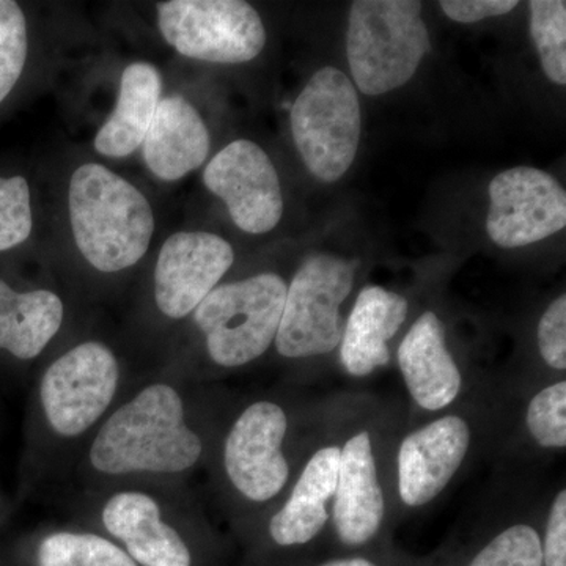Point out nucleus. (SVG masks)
Instances as JSON below:
<instances>
[{"label":"nucleus","instance_id":"1","mask_svg":"<svg viewBox=\"0 0 566 566\" xmlns=\"http://www.w3.org/2000/svg\"><path fill=\"white\" fill-rule=\"evenodd\" d=\"M202 450L186 423L181 395L172 386L151 385L104 422L88 458L107 475L178 474L191 469Z\"/></svg>","mask_w":566,"mask_h":566},{"label":"nucleus","instance_id":"2","mask_svg":"<svg viewBox=\"0 0 566 566\" xmlns=\"http://www.w3.org/2000/svg\"><path fill=\"white\" fill-rule=\"evenodd\" d=\"M71 232L77 251L99 273H120L147 255L155 214L145 193L98 163L71 175Z\"/></svg>","mask_w":566,"mask_h":566},{"label":"nucleus","instance_id":"3","mask_svg":"<svg viewBox=\"0 0 566 566\" xmlns=\"http://www.w3.org/2000/svg\"><path fill=\"white\" fill-rule=\"evenodd\" d=\"M422 3L415 0H357L349 10L346 55L364 95L403 87L430 51Z\"/></svg>","mask_w":566,"mask_h":566},{"label":"nucleus","instance_id":"4","mask_svg":"<svg viewBox=\"0 0 566 566\" xmlns=\"http://www.w3.org/2000/svg\"><path fill=\"white\" fill-rule=\"evenodd\" d=\"M286 283L281 275L262 273L223 283L193 311L208 354L226 368L243 367L274 344L281 324Z\"/></svg>","mask_w":566,"mask_h":566},{"label":"nucleus","instance_id":"5","mask_svg":"<svg viewBox=\"0 0 566 566\" xmlns=\"http://www.w3.org/2000/svg\"><path fill=\"white\" fill-rule=\"evenodd\" d=\"M294 145L308 172L324 182L340 180L356 159L360 103L344 71H316L292 107Z\"/></svg>","mask_w":566,"mask_h":566},{"label":"nucleus","instance_id":"6","mask_svg":"<svg viewBox=\"0 0 566 566\" xmlns=\"http://www.w3.org/2000/svg\"><path fill=\"white\" fill-rule=\"evenodd\" d=\"M356 262L316 253L286 286L275 348L289 359L323 356L340 346L345 324L342 304L353 292Z\"/></svg>","mask_w":566,"mask_h":566},{"label":"nucleus","instance_id":"7","mask_svg":"<svg viewBox=\"0 0 566 566\" xmlns=\"http://www.w3.org/2000/svg\"><path fill=\"white\" fill-rule=\"evenodd\" d=\"M156 13L166 43L193 61L251 62L266 44L259 11L243 0H169L156 3Z\"/></svg>","mask_w":566,"mask_h":566},{"label":"nucleus","instance_id":"8","mask_svg":"<svg viewBox=\"0 0 566 566\" xmlns=\"http://www.w3.org/2000/svg\"><path fill=\"white\" fill-rule=\"evenodd\" d=\"M120 381V367L109 346L85 342L71 348L44 371L41 405L50 427L76 438L98 422Z\"/></svg>","mask_w":566,"mask_h":566},{"label":"nucleus","instance_id":"9","mask_svg":"<svg viewBox=\"0 0 566 566\" xmlns=\"http://www.w3.org/2000/svg\"><path fill=\"white\" fill-rule=\"evenodd\" d=\"M490 199L486 232L499 248H524L565 229V189L545 170L515 167L495 175Z\"/></svg>","mask_w":566,"mask_h":566},{"label":"nucleus","instance_id":"10","mask_svg":"<svg viewBox=\"0 0 566 566\" xmlns=\"http://www.w3.org/2000/svg\"><path fill=\"white\" fill-rule=\"evenodd\" d=\"M203 185L226 203L234 226L244 233H268L281 222V180L255 142L234 140L223 147L205 167Z\"/></svg>","mask_w":566,"mask_h":566},{"label":"nucleus","instance_id":"11","mask_svg":"<svg viewBox=\"0 0 566 566\" xmlns=\"http://www.w3.org/2000/svg\"><path fill=\"white\" fill-rule=\"evenodd\" d=\"M286 428L289 420L281 406L256 401L244 409L227 436V475L249 501H271L289 482V461L282 452Z\"/></svg>","mask_w":566,"mask_h":566},{"label":"nucleus","instance_id":"12","mask_svg":"<svg viewBox=\"0 0 566 566\" xmlns=\"http://www.w3.org/2000/svg\"><path fill=\"white\" fill-rule=\"evenodd\" d=\"M234 262L232 244L214 233L178 232L164 241L155 268V301L163 315L192 314Z\"/></svg>","mask_w":566,"mask_h":566},{"label":"nucleus","instance_id":"13","mask_svg":"<svg viewBox=\"0 0 566 566\" xmlns=\"http://www.w3.org/2000/svg\"><path fill=\"white\" fill-rule=\"evenodd\" d=\"M471 428L458 416H446L408 434L398 450V491L408 506L434 501L463 464Z\"/></svg>","mask_w":566,"mask_h":566},{"label":"nucleus","instance_id":"14","mask_svg":"<svg viewBox=\"0 0 566 566\" xmlns=\"http://www.w3.org/2000/svg\"><path fill=\"white\" fill-rule=\"evenodd\" d=\"M334 499L335 531L342 543L360 546L378 534L385 520V494L365 431L354 434L342 449Z\"/></svg>","mask_w":566,"mask_h":566},{"label":"nucleus","instance_id":"15","mask_svg":"<svg viewBox=\"0 0 566 566\" xmlns=\"http://www.w3.org/2000/svg\"><path fill=\"white\" fill-rule=\"evenodd\" d=\"M398 365L408 392L427 411H441L461 392L463 378L447 349L444 324L434 312H424L412 324L398 348Z\"/></svg>","mask_w":566,"mask_h":566},{"label":"nucleus","instance_id":"16","mask_svg":"<svg viewBox=\"0 0 566 566\" xmlns=\"http://www.w3.org/2000/svg\"><path fill=\"white\" fill-rule=\"evenodd\" d=\"M144 161L161 181L181 180L210 155L211 137L202 115L185 96L161 98L145 136Z\"/></svg>","mask_w":566,"mask_h":566},{"label":"nucleus","instance_id":"17","mask_svg":"<svg viewBox=\"0 0 566 566\" xmlns=\"http://www.w3.org/2000/svg\"><path fill=\"white\" fill-rule=\"evenodd\" d=\"M103 524L120 539L126 554L144 566H191L181 535L164 523L158 502L148 494L125 491L112 495L103 509Z\"/></svg>","mask_w":566,"mask_h":566},{"label":"nucleus","instance_id":"18","mask_svg":"<svg viewBox=\"0 0 566 566\" xmlns=\"http://www.w3.org/2000/svg\"><path fill=\"white\" fill-rule=\"evenodd\" d=\"M408 301L382 286H365L357 296L340 342V359L352 376H368L389 364V340L408 316Z\"/></svg>","mask_w":566,"mask_h":566},{"label":"nucleus","instance_id":"19","mask_svg":"<svg viewBox=\"0 0 566 566\" xmlns=\"http://www.w3.org/2000/svg\"><path fill=\"white\" fill-rule=\"evenodd\" d=\"M340 447L319 449L305 464L285 505L270 521L271 538L279 546H297L314 539L329 520L327 504L337 486Z\"/></svg>","mask_w":566,"mask_h":566},{"label":"nucleus","instance_id":"20","mask_svg":"<svg viewBox=\"0 0 566 566\" xmlns=\"http://www.w3.org/2000/svg\"><path fill=\"white\" fill-rule=\"evenodd\" d=\"M161 95V74L155 65L134 62L126 66L114 111L93 142L95 150L112 159L133 155L144 144Z\"/></svg>","mask_w":566,"mask_h":566},{"label":"nucleus","instance_id":"21","mask_svg":"<svg viewBox=\"0 0 566 566\" xmlns=\"http://www.w3.org/2000/svg\"><path fill=\"white\" fill-rule=\"evenodd\" d=\"M65 305L50 290L17 292L0 279V349L21 360L35 359L57 335Z\"/></svg>","mask_w":566,"mask_h":566},{"label":"nucleus","instance_id":"22","mask_svg":"<svg viewBox=\"0 0 566 566\" xmlns=\"http://www.w3.org/2000/svg\"><path fill=\"white\" fill-rule=\"evenodd\" d=\"M39 566H137L117 545L93 534L57 532L41 542Z\"/></svg>","mask_w":566,"mask_h":566},{"label":"nucleus","instance_id":"23","mask_svg":"<svg viewBox=\"0 0 566 566\" xmlns=\"http://www.w3.org/2000/svg\"><path fill=\"white\" fill-rule=\"evenodd\" d=\"M531 33L543 70L551 81L566 84V3L564 0H532Z\"/></svg>","mask_w":566,"mask_h":566},{"label":"nucleus","instance_id":"24","mask_svg":"<svg viewBox=\"0 0 566 566\" xmlns=\"http://www.w3.org/2000/svg\"><path fill=\"white\" fill-rule=\"evenodd\" d=\"M29 59L28 18L20 3L0 0V106L9 99Z\"/></svg>","mask_w":566,"mask_h":566},{"label":"nucleus","instance_id":"25","mask_svg":"<svg viewBox=\"0 0 566 566\" xmlns=\"http://www.w3.org/2000/svg\"><path fill=\"white\" fill-rule=\"evenodd\" d=\"M33 230L32 192L20 174L0 175V253L20 248Z\"/></svg>","mask_w":566,"mask_h":566},{"label":"nucleus","instance_id":"26","mask_svg":"<svg viewBox=\"0 0 566 566\" xmlns=\"http://www.w3.org/2000/svg\"><path fill=\"white\" fill-rule=\"evenodd\" d=\"M542 546L534 527L516 524L491 539L469 566H543Z\"/></svg>","mask_w":566,"mask_h":566},{"label":"nucleus","instance_id":"27","mask_svg":"<svg viewBox=\"0 0 566 566\" xmlns=\"http://www.w3.org/2000/svg\"><path fill=\"white\" fill-rule=\"evenodd\" d=\"M528 433L545 449L566 447V382L545 387L527 408Z\"/></svg>","mask_w":566,"mask_h":566},{"label":"nucleus","instance_id":"28","mask_svg":"<svg viewBox=\"0 0 566 566\" xmlns=\"http://www.w3.org/2000/svg\"><path fill=\"white\" fill-rule=\"evenodd\" d=\"M538 348L543 360L551 368L565 371L566 368V297L558 296L546 308L538 324Z\"/></svg>","mask_w":566,"mask_h":566},{"label":"nucleus","instance_id":"29","mask_svg":"<svg viewBox=\"0 0 566 566\" xmlns=\"http://www.w3.org/2000/svg\"><path fill=\"white\" fill-rule=\"evenodd\" d=\"M543 566H566V491L554 499L547 517Z\"/></svg>","mask_w":566,"mask_h":566},{"label":"nucleus","instance_id":"30","mask_svg":"<svg viewBox=\"0 0 566 566\" xmlns=\"http://www.w3.org/2000/svg\"><path fill=\"white\" fill-rule=\"evenodd\" d=\"M442 11L452 21L472 24L486 18L502 17L515 10V0H442Z\"/></svg>","mask_w":566,"mask_h":566},{"label":"nucleus","instance_id":"31","mask_svg":"<svg viewBox=\"0 0 566 566\" xmlns=\"http://www.w3.org/2000/svg\"><path fill=\"white\" fill-rule=\"evenodd\" d=\"M323 566H375L371 562L365 560V558H342V560L327 562Z\"/></svg>","mask_w":566,"mask_h":566}]
</instances>
